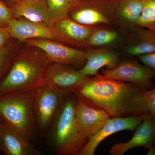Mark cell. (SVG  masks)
<instances>
[{
    "label": "cell",
    "mask_w": 155,
    "mask_h": 155,
    "mask_svg": "<svg viewBox=\"0 0 155 155\" xmlns=\"http://www.w3.org/2000/svg\"><path fill=\"white\" fill-rule=\"evenodd\" d=\"M145 91L132 84L97 74L88 78L74 94L110 117H126L148 114L144 103Z\"/></svg>",
    "instance_id": "obj_1"
},
{
    "label": "cell",
    "mask_w": 155,
    "mask_h": 155,
    "mask_svg": "<svg viewBox=\"0 0 155 155\" xmlns=\"http://www.w3.org/2000/svg\"><path fill=\"white\" fill-rule=\"evenodd\" d=\"M50 61L36 54H24L16 59L0 83V95L35 90L45 83Z\"/></svg>",
    "instance_id": "obj_2"
},
{
    "label": "cell",
    "mask_w": 155,
    "mask_h": 155,
    "mask_svg": "<svg viewBox=\"0 0 155 155\" xmlns=\"http://www.w3.org/2000/svg\"><path fill=\"white\" fill-rule=\"evenodd\" d=\"M77 101L75 94L65 97L51 126L52 141L58 155H78L87 142L76 122Z\"/></svg>",
    "instance_id": "obj_3"
},
{
    "label": "cell",
    "mask_w": 155,
    "mask_h": 155,
    "mask_svg": "<svg viewBox=\"0 0 155 155\" xmlns=\"http://www.w3.org/2000/svg\"><path fill=\"white\" fill-rule=\"evenodd\" d=\"M35 90L0 95V116L6 125L30 141L38 133L33 110Z\"/></svg>",
    "instance_id": "obj_4"
},
{
    "label": "cell",
    "mask_w": 155,
    "mask_h": 155,
    "mask_svg": "<svg viewBox=\"0 0 155 155\" xmlns=\"http://www.w3.org/2000/svg\"><path fill=\"white\" fill-rule=\"evenodd\" d=\"M119 0H81L72 7L70 19L87 26H106L115 23Z\"/></svg>",
    "instance_id": "obj_5"
},
{
    "label": "cell",
    "mask_w": 155,
    "mask_h": 155,
    "mask_svg": "<svg viewBox=\"0 0 155 155\" xmlns=\"http://www.w3.org/2000/svg\"><path fill=\"white\" fill-rule=\"evenodd\" d=\"M65 97L45 83L35 90L33 110L38 131L44 134L51 128Z\"/></svg>",
    "instance_id": "obj_6"
},
{
    "label": "cell",
    "mask_w": 155,
    "mask_h": 155,
    "mask_svg": "<svg viewBox=\"0 0 155 155\" xmlns=\"http://www.w3.org/2000/svg\"><path fill=\"white\" fill-rule=\"evenodd\" d=\"M105 76L134 84L145 91L154 87L152 80L155 78L152 70L135 60H125L119 62L115 68L103 69Z\"/></svg>",
    "instance_id": "obj_7"
},
{
    "label": "cell",
    "mask_w": 155,
    "mask_h": 155,
    "mask_svg": "<svg viewBox=\"0 0 155 155\" xmlns=\"http://www.w3.org/2000/svg\"><path fill=\"white\" fill-rule=\"evenodd\" d=\"M72 66L53 63L50 64L45 83L66 97L74 94L78 87L89 77L82 75Z\"/></svg>",
    "instance_id": "obj_8"
},
{
    "label": "cell",
    "mask_w": 155,
    "mask_h": 155,
    "mask_svg": "<svg viewBox=\"0 0 155 155\" xmlns=\"http://www.w3.org/2000/svg\"><path fill=\"white\" fill-rule=\"evenodd\" d=\"M29 45L43 51L50 62L83 67L86 63L85 51L66 46L47 39H28Z\"/></svg>",
    "instance_id": "obj_9"
},
{
    "label": "cell",
    "mask_w": 155,
    "mask_h": 155,
    "mask_svg": "<svg viewBox=\"0 0 155 155\" xmlns=\"http://www.w3.org/2000/svg\"><path fill=\"white\" fill-rule=\"evenodd\" d=\"M147 114L130 117H110L97 132L87 140L78 155H94L99 145L110 136L122 130L134 131Z\"/></svg>",
    "instance_id": "obj_10"
},
{
    "label": "cell",
    "mask_w": 155,
    "mask_h": 155,
    "mask_svg": "<svg viewBox=\"0 0 155 155\" xmlns=\"http://www.w3.org/2000/svg\"><path fill=\"white\" fill-rule=\"evenodd\" d=\"M130 140L126 142L114 144L111 147L110 153L112 155H122L129 150L143 147L149 150V153H155V121L149 114L134 130Z\"/></svg>",
    "instance_id": "obj_11"
},
{
    "label": "cell",
    "mask_w": 155,
    "mask_h": 155,
    "mask_svg": "<svg viewBox=\"0 0 155 155\" xmlns=\"http://www.w3.org/2000/svg\"><path fill=\"white\" fill-rule=\"evenodd\" d=\"M75 116L81 133L87 140L97 132L110 118L104 111L78 98L75 107Z\"/></svg>",
    "instance_id": "obj_12"
},
{
    "label": "cell",
    "mask_w": 155,
    "mask_h": 155,
    "mask_svg": "<svg viewBox=\"0 0 155 155\" xmlns=\"http://www.w3.org/2000/svg\"><path fill=\"white\" fill-rule=\"evenodd\" d=\"M14 17H23L26 19L42 23L51 29L54 20L49 12L45 0H18L9 6Z\"/></svg>",
    "instance_id": "obj_13"
},
{
    "label": "cell",
    "mask_w": 155,
    "mask_h": 155,
    "mask_svg": "<svg viewBox=\"0 0 155 155\" xmlns=\"http://www.w3.org/2000/svg\"><path fill=\"white\" fill-rule=\"evenodd\" d=\"M84 56L86 63L79 71L87 77L97 75L104 67L114 69L120 62L119 54L108 47L90 48L85 51Z\"/></svg>",
    "instance_id": "obj_14"
},
{
    "label": "cell",
    "mask_w": 155,
    "mask_h": 155,
    "mask_svg": "<svg viewBox=\"0 0 155 155\" xmlns=\"http://www.w3.org/2000/svg\"><path fill=\"white\" fill-rule=\"evenodd\" d=\"M1 146L9 155H36L39 152L31 141L18 131L8 126L0 125Z\"/></svg>",
    "instance_id": "obj_15"
},
{
    "label": "cell",
    "mask_w": 155,
    "mask_h": 155,
    "mask_svg": "<svg viewBox=\"0 0 155 155\" xmlns=\"http://www.w3.org/2000/svg\"><path fill=\"white\" fill-rule=\"evenodd\" d=\"M6 29L12 37L20 41H26L34 38L50 39L54 38L51 28L42 23L12 18Z\"/></svg>",
    "instance_id": "obj_16"
},
{
    "label": "cell",
    "mask_w": 155,
    "mask_h": 155,
    "mask_svg": "<svg viewBox=\"0 0 155 155\" xmlns=\"http://www.w3.org/2000/svg\"><path fill=\"white\" fill-rule=\"evenodd\" d=\"M96 26L82 25L67 17L59 21L58 28L67 41L72 44L87 46L89 38Z\"/></svg>",
    "instance_id": "obj_17"
},
{
    "label": "cell",
    "mask_w": 155,
    "mask_h": 155,
    "mask_svg": "<svg viewBox=\"0 0 155 155\" xmlns=\"http://www.w3.org/2000/svg\"><path fill=\"white\" fill-rule=\"evenodd\" d=\"M128 54L138 56L155 53V29L136 27L132 42L126 50Z\"/></svg>",
    "instance_id": "obj_18"
},
{
    "label": "cell",
    "mask_w": 155,
    "mask_h": 155,
    "mask_svg": "<svg viewBox=\"0 0 155 155\" xmlns=\"http://www.w3.org/2000/svg\"><path fill=\"white\" fill-rule=\"evenodd\" d=\"M142 10V0H119L115 14V23L123 27L134 29L137 27Z\"/></svg>",
    "instance_id": "obj_19"
},
{
    "label": "cell",
    "mask_w": 155,
    "mask_h": 155,
    "mask_svg": "<svg viewBox=\"0 0 155 155\" xmlns=\"http://www.w3.org/2000/svg\"><path fill=\"white\" fill-rule=\"evenodd\" d=\"M119 34L116 31L104 26H97L93 31L87 42L90 48L107 47L117 41Z\"/></svg>",
    "instance_id": "obj_20"
},
{
    "label": "cell",
    "mask_w": 155,
    "mask_h": 155,
    "mask_svg": "<svg viewBox=\"0 0 155 155\" xmlns=\"http://www.w3.org/2000/svg\"><path fill=\"white\" fill-rule=\"evenodd\" d=\"M49 12L54 21L68 17L72 8L70 0H45Z\"/></svg>",
    "instance_id": "obj_21"
},
{
    "label": "cell",
    "mask_w": 155,
    "mask_h": 155,
    "mask_svg": "<svg viewBox=\"0 0 155 155\" xmlns=\"http://www.w3.org/2000/svg\"><path fill=\"white\" fill-rule=\"evenodd\" d=\"M142 10L137 27L155 29V0H142Z\"/></svg>",
    "instance_id": "obj_22"
},
{
    "label": "cell",
    "mask_w": 155,
    "mask_h": 155,
    "mask_svg": "<svg viewBox=\"0 0 155 155\" xmlns=\"http://www.w3.org/2000/svg\"><path fill=\"white\" fill-rule=\"evenodd\" d=\"M144 103L148 114L155 121V87L146 91Z\"/></svg>",
    "instance_id": "obj_23"
},
{
    "label": "cell",
    "mask_w": 155,
    "mask_h": 155,
    "mask_svg": "<svg viewBox=\"0 0 155 155\" xmlns=\"http://www.w3.org/2000/svg\"><path fill=\"white\" fill-rule=\"evenodd\" d=\"M12 18L11 9L3 1L0 0V27L6 28Z\"/></svg>",
    "instance_id": "obj_24"
},
{
    "label": "cell",
    "mask_w": 155,
    "mask_h": 155,
    "mask_svg": "<svg viewBox=\"0 0 155 155\" xmlns=\"http://www.w3.org/2000/svg\"><path fill=\"white\" fill-rule=\"evenodd\" d=\"M137 57L143 64L152 70L155 78V53L142 55Z\"/></svg>",
    "instance_id": "obj_25"
},
{
    "label": "cell",
    "mask_w": 155,
    "mask_h": 155,
    "mask_svg": "<svg viewBox=\"0 0 155 155\" xmlns=\"http://www.w3.org/2000/svg\"><path fill=\"white\" fill-rule=\"evenodd\" d=\"M10 37L11 35L5 28L0 27V51L5 48V45Z\"/></svg>",
    "instance_id": "obj_26"
},
{
    "label": "cell",
    "mask_w": 155,
    "mask_h": 155,
    "mask_svg": "<svg viewBox=\"0 0 155 155\" xmlns=\"http://www.w3.org/2000/svg\"><path fill=\"white\" fill-rule=\"evenodd\" d=\"M8 55V49L5 48L2 50L0 51V73L2 72L4 65L5 64Z\"/></svg>",
    "instance_id": "obj_27"
},
{
    "label": "cell",
    "mask_w": 155,
    "mask_h": 155,
    "mask_svg": "<svg viewBox=\"0 0 155 155\" xmlns=\"http://www.w3.org/2000/svg\"><path fill=\"white\" fill-rule=\"evenodd\" d=\"M3 1L5 4H6L8 7L11 5V4H13V3L17 2L18 0H1Z\"/></svg>",
    "instance_id": "obj_28"
},
{
    "label": "cell",
    "mask_w": 155,
    "mask_h": 155,
    "mask_svg": "<svg viewBox=\"0 0 155 155\" xmlns=\"http://www.w3.org/2000/svg\"><path fill=\"white\" fill-rule=\"evenodd\" d=\"M71 4H72V7L77 5L78 3L81 0H70Z\"/></svg>",
    "instance_id": "obj_29"
},
{
    "label": "cell",
    "mask_w": 155,
    "mask_h": 155,
    "mask_svg": "<svg viewBox=\"0 0 155 155\" xmlns=\"http://www.w3.org/2000/svg\"><path fill=\"white\" fill-rule=\"evenodd\" d=\"M1 147V136H0V147Z\"/></svg>",
    "instance_id": "obj_30"
}]
</instances>
